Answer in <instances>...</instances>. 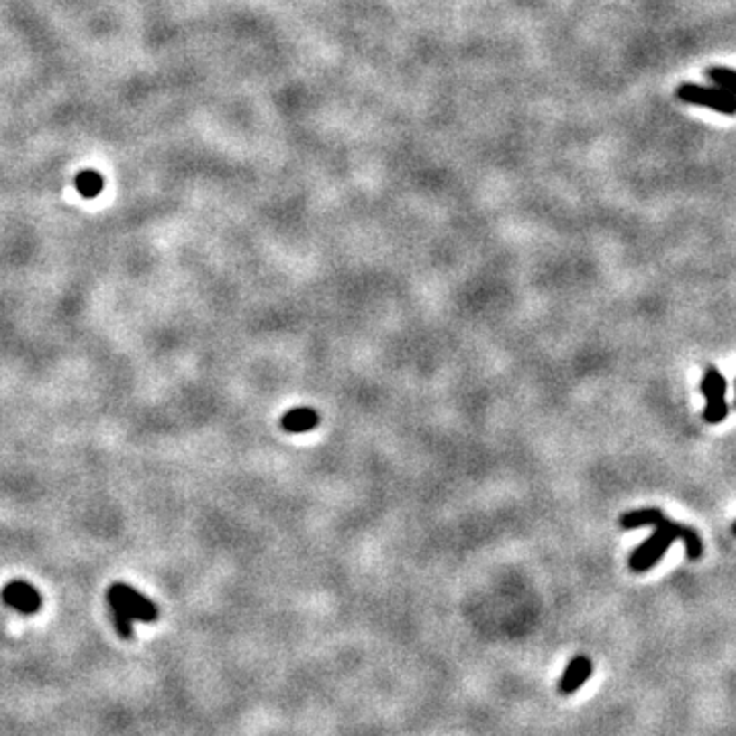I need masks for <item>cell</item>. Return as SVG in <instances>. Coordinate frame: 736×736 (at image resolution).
I'll return each instance as SVG.
<instances>
[{"instance_id": "1", "label": "cell", "mask_w": 736, "mask_h": 736, "mask_svg": "<svg viewBox=\"0 0 736 736\" xmlns=\"http://www.w3.org/2000/svg\"><path fill=\"white\" fill-rule=\"evenodd\" d=\"M677 528L679 524L665 518V515L656 522L653 534L630 552L628 567L634 573H646L648 569H653L663 559L667 548L677 540Z\"/></svg>"}, {"instance_id": "7", "label": "cell", "mask_w": 736, "mask_h": 736, "mask_svg": "<svg viewBox=\"0 0 736 736\" xmlns=\"http://www.w3.org/2000/svg\"><path fill=\"white\" fill-rule=\"evenodd\" d=\"M280 426L288 434H305L319 426V416L311 407H295V410H288L285 413L283 420H280Z\"/></svg>"}, {"instance_id": "3", "label": "cell", "mask_w": 736, "mask_h": 736, "mask_svg": "<svg viewBox=\"0 0 736 736\" xmlns=\"http://www.w3.org/2000/svg\"><path fill=\"white\" fill-rule=\"evenodd\" d=\"M702 395L706 397V410H703V420L710 426H716L720 421L728 418V403H726V379L724 374L718 371L714 364L706 368L702 377Z\"/></svg>"}, {"instance_id": "14", "label": "cell", "mask_w": 736, "mask_h": 736, "mask_svg": "<svg viewBox=\"0 0 736 736\" xmlns=\"http://www.w3.org/2000/svg\"><path fill=\"white\" fill-rule=\"evenodd\" d=\"M734 385H736V382H734ZM734 403H736V395H734Z\"/></svg>"}, {"instance_id": "5", "label": "cell", "mask_w": 736, "mask_h": 736, "mask_svg": "<svg viewBox=\"0 0 736 736\" xmlns=\"http://www.w3.org/2000/svg\"><path fill=\"white\" fill-rule=\"evenodd\" d=\"M3 598L5 606H9L13 609H17L19 614H37L42 609V593H39L33 585L27 581H11L3 587Z\"/></svg>"}, {"instance_id": "13", "label": "cell", "mask_w": 736, "mask_h": 736, "mask_svg": "<svg viewBox=\"0 0 736 736\" xmlns=\"http://www.w3.org/2000/svg\"><path fill=\"white\" fill-rule=\"evenodd\" d=\"M732 534L736 536V520H734V524H732Z\"/></svg>"}, {"instance_id": "2", "label": "cell", "mask_w": 736, "mask_h": 736, "mask_svg": "<svg viewBox=\"0 0 736 736\" xmlns=\"http://www.w3.org/2000/svg\"><path fill=\"white\" fill-rule=\"evenodd\" d=\"M675 97L681 103L710 109V111H716L720 115L734 117L736 115V97L726 92L718 86H706V84H695V82H681L675 90Z\"/></svg>"}, {"instance_id": "12", "label": "cell", "mask_w": 736, "mask_h": 736, "mask_svg": "<svg viewBox=\"0 0 736 736\" xmlns=\"http://www.w3.org/2000/svg\"><path fill=\"white\" fill-rule=\"evenodd\" d=\"M107 601H109V609H111V616L115 622V630L119 632L121 638H131L133 637V618L125 612L117 599L109 598L107 595Z\"/></svg>"}, {"instance_id": "6", "label": "cell", "mask_w": 736, "mask_h": 736, "mask_svg": "<svg viewBox=\"0 0 736 736\" xmlns=\"http://www.w3.org/2000/svg\"><path fill=\"white\" fill-rule=\"evenodd\" d=\"M593 673V663L587 656L579 655L573 661H569L567 669L562 671V675L559 679V694L561 695H573L577 694L587 679L591 677Z\"/></svg>"}, {"instance_id": "4", "label": "cell", "mask_w": 736, "mask_h": 736, "mask_svg": "<svg viewBox=\"0 0 736 736\" xmlns=\"http://www.w3.org/2000/svg\"><path fill=\"white\" fill-rule=\"evenodd\" d=\"M109 598H113L119 601V606L127 612L133 620H142V622H156L158 620V606L154 604L150 598H146L139 591L133 590L127 583H113L107 591Z\"/></svg>"}, {"instance_id": "10", "label": "cell", "mask_w": 736, "mask_h": 736, "mask_svg": "<svg viewBox=\"0 0 736 736\" xmlns=\"http://www.w3.org/2000/svg\"><path fill=\"white\" fill-rule=\"evenodd\" d=\"M706 78L712 84L718 86V89L736 97V70L726 66H710L706 70Z\"/></svg>"}, {"instance_id": "9", "label": "cell", "mask_w": 736, "mask_h": 736, "mask_svg": "<svg viewBox=\"0 0 736 736\" xmlns=\"http://www.w3.org/2000/svg\"><path fill=\"white\" fill-rule=\"evenodd\" d=\"M74 184L84 199H95L105 189V178L95 170H84L80 175H76Z\"/></svg>"}, {"instance_id": "8", "label": "cell", "mask_w": 736, "mask_h": 736, "mask_svg": "<svg viewBox=\"0 0 736 736\" xmlns=\"http://www.w3.org/2000/svg\"><path fill=\"white\" fill-rule=\"evenodd\" d=\"M663 512L659 507H642V510H634L620 515V528L622 530H637V528H655L656 522L663 518Z\"/></svg>"}, {"instance_id": "11", "label": "cell", "mask_w": 736, "mask_h": 736, "mask_svg": "<svg viewBox=\"0 0 736 736\" xmlns=\"http://www.w3.org/2000/svg\"><path fill=\"white\" fill-rule=\"evenodd\" d=\"M677 538L681 540V543H684L685 554H687L689 561H698V559L702 557L703 543H702V538H700L698 532H695L694 528H689V526H684V524H679Z\"/></svg>"}]
</instances>
